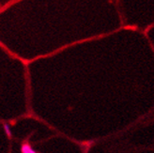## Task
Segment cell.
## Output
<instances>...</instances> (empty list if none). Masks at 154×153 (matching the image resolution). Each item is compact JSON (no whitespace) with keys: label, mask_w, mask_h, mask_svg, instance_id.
I'll return each instance as SVG.
<instances>
[{"label":"cell","mask_w":154,"mask_h":153,"mask_svg":"<svg viewBox=\"0 0 154 153\" xmlns=\"http://www.w3.org/2000/svg\"><path fill=\"white\" fill-rule=\"evenodd\" d=\"M21 153H38L28 143H23L21 146Z\"/></svg>","instance_id":"6da1fadb"},{"label":"cell","mask_w":154,"mask_h":153,"mask_svg":"<svg viewBox=\"0 0 154 153\" xmlns=\"http://www.w3.org/2000/svg\"><path fill=\"white\" fill-rule=\"evenodd\" d=\"M4 130H5V133H6V134L8 135V137L11 139V136H12V134H11V127L9 126V124L8 123H5L4 124Z\"/></svg>","instance_id":"7a4b0ae2"}]
</instances>
